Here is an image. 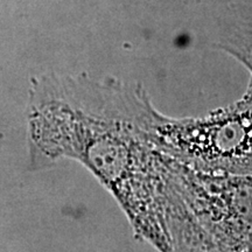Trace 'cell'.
<instances>
[{
	"mask_svg": "<svg viewBox=\"0 0 252 252\" xmlns=\"http://www.w3.org/2000/svg\"><path fill=\"white\" fill-rule=\"evenodd\" d=\"M145 94L139 85L85 75L36 78L26 110L29 169L79 162L113 196L137 237L173 252L172 166L140 128Z\"/></svg>",
	"mask_w": 252,
	"mask_h": 252,
	"instance_id": "obj_1",
	"label": "cell"
},
{
	"mask_svg": "<svg viewBox=\"0 0 252 252\" xmlns=\"http://www.w3.org/2000/svg\"><path fill=\"white\" fill-rule=\"evenodd\" d=\"M139 124L158 152L190 170L213 175L252 173V83L241 100L203 117H167L146 96Z\"/></svg>",
	"mask_w": 252,
	"mask_h": 252,
	"instance_id": "obj_2",
	"label": "cell"
},
{
	"mask_svg": "<svg viewBox=\"0 0 252 252\" xmlns=\"http://www.w3.org/2000/svg\"><path fill=\"white\" fill-rule=\"evenodd\" d=\"M235 27L225 40L226 49L239 59L252 72V8L242 11Z\"/></svg>",
	"mask_w": 252,
	"mask_h": 252,
	"instance_id": "obj_3",
	"label": "cell"
}]
</instances>
